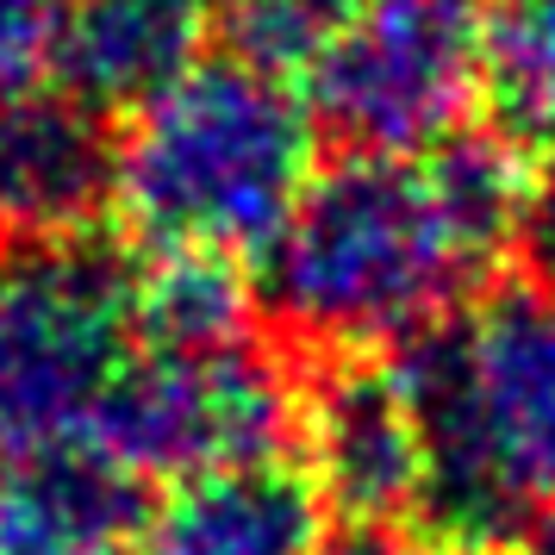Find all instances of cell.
Listing matches in <instances>:
<instances>
[{
    "label": "cell",
    "instance_id": "cell-1",
    "mask_svg": "<svg viewBox=\"0 0 555 555\" xmlns=\"http://www.w3.org/2000/svg\"><path fill=\"white\" fill-rule=\"evenodd\" d=\"M530 212L525 144L455 131L430 151H350L306 181L262 250V300L319 350L412 344L468 306Z\"/></svg>",
    "mask_w": 555,
    "mask_h": 555
},
{
    "label": "cell",
    "instance_id": "cell-17",
    "mask_svg": "<svg viewBox=\"0 0 555 555\" xmlns=\"http://www.w3.org/2000/svg\"><path fill=\"white\" fill-rule=\"evenodd\" d=\"M319 555H393V550H387V530H356L350 543H331Z\"/></svg>",
    "mask_w": 555,
    "mask_h": 555
},
{
    "label": "cell",
    "instance_id": "cell-18",
    "mask_svg": "<svg viewBox=\"0 0 555 555\" xmlns=\"http://www.w3.org/2000/svg\"><path fill=\"white\" fill-rule=\"evenodd\" d=\"M525 555H555V505L530 525V537H525Z\"/></svg>",
    "mask_w": 555,
    "mask_h": 555
},
{
    "label": "cell",
    "instance_id": "cell-20",
    "mask_svg": "<svg viewBox=\"0 0 555 555\" xmlns=\"http://www.w3.org/2000/svg\"><path fill=\"white\" fill-rule=\"evenodd\" d=\"M437 555H493V550H462V543H443Z\"/></svg>",
    "mask_w": 555,
    "mask_h": 555
},
{
    "label": "cell",
    "instance_id": "cell-19",
    "mask_svg": "<svg viewBox=\"0 0 555 555\" xmlns=\"http://www.w3.org/2000/svg\"><path fill=\"white\" fill-rule=\"evenodd\" d=\"M306 7H319V13H325V20H344V13H350L356 0H306Z\"/></svg>",
    "mask_w": 555,
    "mask_h": 555
},
{
    "label": "cell",
    "instance_id": "cell-10",
    "mask_svg": "<svg viewBox=\"0 0 555 555\" xmlns=\"http://www.w3.org/2000/svg\"><path fill=\"white\" fill-rule=\"evenodd\" d=\"M212 20L219 0H69L56 81L88 113H138L201 63Z\"/></svg>",
    "mask_w": 555,
    "mask_h": 555
},
{
    "label": "cell",
    "instance_id": "cell-15",
    "mask_svg": "<svg viewBox=\"0 0 555 555\" xmlns=\"http://www.w3.org/2000/svg\"><path fill=\"white\" fill-rule=\"evenodd\" d=\"M69 0H0V94H26L56 76Z\"/></svg>",
    "mask_w": 555,
    "mask_h": 555
},
{
    "label": "cell",
    "instance_id": "cell-4",
    "mask_svg": "<svg viewBox=\"0 0 555 555\" xmlns=\"http://www.w3.org/2000/svg\"><path fill=\"white\" fill-rule=\"evenodd\" d=\"M138 350V262L88 231L0 244V462L94 450Z\"/></svg>",
    "mask_w": 555,
    "mask_h": 555
},
{
    "label": "cell",
    "instance_id": "cell-8",
    "mask_svg": "<svg viewBox=\"0 0 555 555\" xmlns=\"http://www.w3.org/2000/svg\"><path fill=\"white\" fill-rule=\"evenodd\" d=\"M113 201V144L101 113L69 94H0V244L69 237Z\"/></svg>",
    "mask_w": 555,
    "mask_h": 555
},
{
    "label": "cell",
    "instance_id": "cell-13",
    "mask_svg": "<svg viewBox=\"0 0 555 555\" xmlns=\"http://www.w3.org/2000/svg\"><path fill=\"white\" fill-rule=\"evenodd\" d=\"M487 101L512 144H555V0L487 13Z\"/></svg>",
    "mask_w": 555,
    "mask_h": 555
},
{
    "label": "cell",
    "instance_id": "cell-6",
    "mask_svg": "<svg viewBox=\"0 0 555 555\" xmlns=\"http://www.w3.org/2000/svg\"><path fill=\"white\" fill-rule=\"evenodd\" d=\"M300 437V387L275 356L237 337L212 350H138L101 418L94 455L126 475H212L275 462Z\"/></svg>",
    "mask_w": 555,
    "mask_h": 555
},
{
    "label": "cell",
    "instance_id": "cell-2",
    "mask_svg": "<svg viewBox=\"0 0 555 555\" xmlns=\"http://www.w3.org/2000/svg\"><path fill=\"white\" fill-rule=\"evenodd\" d=\"M425 437V512L443 543L493 550L555 505V287H500L400 344Z\"/></svg>",
    "mask_w": 555,
    "mask_h": 555
},
{
    "label": "cell",
    "instance_id": "cell-7",
    "mask_svg": "<svg viewBox=\"0 0 555 555\" xmlns=\"http://www.w3.org/2000/svg\"><path fill=\"white\" fill-rule=\"evenodd\" d=\"M300 437L325 512L350 530H393V518L425 505V437L393 362H337L300 393Z\"/></svg>",
    "mask_w": 555,
    "mask_h": 555
},
{
    "label": "cell",
    "instance_id": "cell-12",
    "mask_svg": "<svg viewBox=\"0 0 555 555\" xmlns=\"http://www.w3.org/2000/svg\"><path fill=\"white\" fill-rule=\"evenodd\" d=\"M250 281L237 256L156 250L138 269V344L144 350H212L250 331Z\"/></svg>",
    "mask_w": 555,
    "mask_h": 555
},
{
    "label": "cell",
    "instance_id": "cell-5",
    "mask_svg": "<svg viewBox=\"0 0 555 555\" xmlns=\"http://www.w3.org/2000/svg\"><path fill=\"white\" fill-rule=\"evenodd\" d=\"M487 94L480 0H356L306 63V106L350 151L412 156L468 126Z\"/></svg>",
    "mask_w": 555,
    "mask_h": 555
},
{
    "label": "cell",
    "instance_id": "cell-14",
    "mask_svg": "<svg viewBox=\"0 0 555 555\" xmlns=\"http://www.w3.org/2000/svg\"><path fill=\"white\" fill-rule=\"evenodd\" d=\"M225 31H231V56L294 81L306 76L312 51L325 44L331 20L319 7H306V0H231Z\"/></svg>",
    "mask_w": 555,
    "mask_h": 555
},
{
    "label": "cell",
    "instance_id": "cell-3",
    "mask_svg": "<svg viewBox=\"0 0 555 555\" xmlns=\"http://www.w3.org/2000/svg\"><path fill=\"white\" fill-rule=\"evenodd\" d=\"M312 106L244 56H201L131 113L113 201L151 250L262 256L312 181Z\"/></svg>",
    "mask_w": 555,
    "mask_h": 555
},
{
    "label": "cell",
    "instance_id": "cell-11",
    "mask_svg": "<svg viewBox=\"0 0 555 555\" xmlns=\"http://www.w3.org/2000/svg\"><path fill=\"white\" fill-rule=\"evenodd\" d=\"M144 518L138 475L94 450L0 462V555H138Z\"/></svg>",
    "mask_w": 555,
    "mask_h": 555
},
{
    "label": "cell",
    "instance_id": "cell-16",
    "mask_svg": "<svg viewBox=\"0 0 555 555\" xmlns=\"http://www.w3.org/2000/svg\"><path fill=\"white\" fill-rule=\"evenodd\" d=\"M525 225H530V244H537V262H543V275H550V287H555V163L543 169V181L530 188Z\"/></svg>",
    "mask_w": 555,
    "mask_h": 555
},
{
    "label": "cell",
    "instance_id": "cell-9",
    "mask_svg": "<svg viewBox=\"0 0 555 555\" xmlns=\"http://www.w3.org/2000/svg\"><path fill=\"white\" fill-rule=\"evenodd\" d=\"M325 518L312 475L275 455L176 480L169 500L144 518L138 555H319Z\"/></svg>",
    "mask_w": 555,
    "mask_h": 555
}]
</instances>
